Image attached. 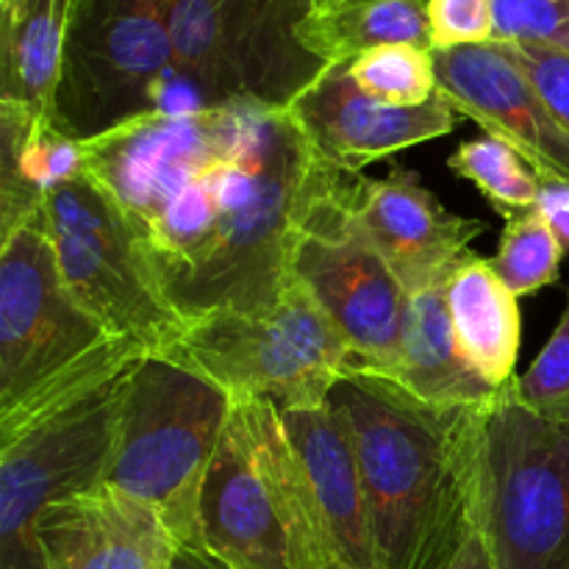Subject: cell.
<instances>
[{
	"label": "cell",
	"mask_w": 569,
	"mask_h": 569,
	"mask_svg": "<svg viewBox=\"0 0 569 569\" xmlns=\"http://www.w3.org/2000/svg\"><path fill=\"white\" fill-rule=\"evenodd\" d=\"M83 172L131 222L172 309L194 322L272 309L306 214L348 170L317 153L292 109L233 100L89 139Z\"/></svg>",
	"instance_id": "cell-1"
},
{
	"label": "cell",
	"mask_w": 569,
	"mask_h": 569,
	"mask_svg": "<svg viewBox=\"0 0 569 569\" xmlns=\"http://www.w3.org/2000/svg\"><path fill=\"white\" fill-rule=\"evenodd\" d=\"M328 403L348 428L381 569H445L472 528V448L483 406H437L350 367Z\"/></svg>",
	"instance_id": "cell-2"
},
{
	"label": "cell",
	"mask_w": 569,
	"mask_h": 569,
	"mask_svg": "<svg viewBox=\"0 0 569 569\" xmlns=\"http://www.w3.org/2000/svg\"><path fill=\"white\" fill-rule=\"evenodd\" d=\"M139 356L72 298L44 209L0 242V428Z\"/></svg>",
	"instance_id": "cell-3"
},
{
	"label": "cell",
	"mask_w": 569,
	"mask_h": 569,
	"mask_svg": "<svg viewBox=\"0 0 569 569\" xmlns=\"http://www.w3.org/2000/svg\"><path fill=\"white\" fill-rule=\"evenodd\" d=\"M311 0H164L176 76L150 117H183L233 100L289 109L328 64L303 48Z\"/></svg>",
	"instance_id": "cell-4"
},
{
	"label": "cell",
	"mask_w": 569,
	"mask_h": 569,
	"mask_svg": "<svg viewBox=\"0 0 569 569\" xmlns=\"http://www.w3.org/2000/svg\"><path fill=\"white\" fill-rule=\"evenodd\" d=\"M472 522L498 569H569V420L517 395V378L478 415Z\"/></svg>",
	"instance_id": "cell-5"
},
{
	"label": "cell",
	"mask_w": 569,
	"mask_h": 569,
	"mask_svg": "<svg viewBox=\"0 0 569 569\" xmlns=\"http://www.w3.org/2000/svg\"><path fill=\"white\" fill-rule=\"evenodd\" d=\"M237 400L167 353L131 365L120 437L106 483L153 506L181 548L198 545V509L206 472Z\"/></svg>",
	"instance_id": "cell-6"
},
{
	"label": "cell",
	"mask_w": 569,
	"mask_h": 569,
	"mask_svg": "<svg viewBox=\"0 0 569 569\" xmlns=\"http://www.w3.org/2000/svg\"><path fill=\"white\" fill-rule=\"evenodd\" d=\"M133 361L0 428V569H44V511L106 483Z\"/></svg>",
	"instance_id": "cell-7"
},
{
	"label": "cell",
	"mask_w": 569,
	"mask_h": 569,
	"mask_svg": "<svg viewBox=\"0 0 569 569\" xmlns=\"http://www.w3.org/2000/svg\"><path fill=\"white\" fill-rule=\"evenodd\" d=\"M167 356L209 376L233 400L278 411L320 409L356 365L342 333L295 278L272 309L217 311L189 322L181 345Z\"/></svg>",
	"instance_id": "cell-8"
},
{
	"label": "cell",
	"mask_w": 569,
	"mask_h": 569,
	"mask_svg": "<svg viewBox=\"0 0 569 569\" xmlns=\"http://www.w3.org/2000/svg\"><path fill=\"white\" fill-rule=\"evenodd\" d=\"M44 222L72 298L142 353H172L189 322L161 292L131 222L87 172L48 194Z\"/></svg>",
	"instance_id": "cell-9"
},
{
	"label": "cell",
	"mask_w": 569,
	"mask_h": 569,
	"mask_svg": "<svg viewBox=\"0 0 569 569\" xmlns=\"http://www.w3.org/2000/svg\"><path fill=\"white\" fill-rule=\"evenodd\" d=\"M176 76L164 0H76L56 126L78 142L153 114Z\"/></svg>",
	"instance_id": "cell-10"
},
{
	"label": "cell",
	"mask_w": 569,
	"mask_h": 569,
	"mask_svg": "<svg viewBox=\"0 0 569 569\" xmlns=\"http://www.w3.org/2000/svg\"><path fill=\"white\" fill-rule=\"evenodd\" d=\"M337 187L306 214L289 256V276L342 333L353 350L356 367L392 378L411 295L348 220L337 203Z\"/></svg>",
	"instance_id": "cell-11"
},
{
	"label": "cell",
	"mask_w": 569,
	"mask_h": 569,
	"mask_svg": "<svg viewBox=\"0 0 569 569\" xmlns=\"http://www.w3.org/2000/svg\"><path fill=\"white\" fill-rule=\"evenodd\" d=\"M437 92L459 117H470L515 148L539 178L569 183V131L506 42L433 50Z\"/></svg>",
	"instance_id": "cell-12"
},
{
	"label": "cell",
	"mask_w": 569,
	"mask_h": 569,
	"mask_svg": "<svg viewBox=\"0 0 569 569\" xmlns=\"http://www.w3.org/2000/svg\"><path fill=\"white\" fill-rule=\"evenodd\" d=\"M337 203L409 295L448 278L472 239L487 231L483 220L445 209L437 194L403 167H395L381 181L345 172Z\"/></svg>",
	"instance_id": "cell-13"
},
{
	"label": "cell",
	"mask_w": 569,
	"mask_h": 569,
	"mask_svg": "<svg viewBox=\"0 0 569 569\" xmlns=\"http://www.w3.org/2000/svg\"><path fill=\"white\" fill-rule=\"evenodd\" d=\"M289 109L317 153L348 172L411 144L448 137L459 122L439 92L422 106H392L372 98L353 81L348 64L328 67Z\"/></svg>",
	"instance_id": "cell-14"
},
{
	"label": "cell",
	"mask_w": 569,
	"mask_h": 569,
	"mask_svg": "<svg viewBox=\"0 0 569 569\" xmlns=\"http://www.w3.org/2000/svg\"><path fill=\"white\" fill-rule=\"evenodd\" d=\"M192 550L228 569H298L239 403L206 472Z\"/></svg>",
	"instance_id": "cell-15"
},
{
	"label": "cell",
	"mask_w": 569,
	"mask_h": 569,
	"mask_svg": "<svg viewBox=\"0 0 569 569\" xmlns=\"http://www.w3.org/2000/svg\"><path fill=\"white\" fill-rule=\"evenodd\" d=\"M44 569H176L181 542L153 506L100 483L39 520Z\"/></svg>",
	"instance_id": "cell-16"
},
{
	"label": "cell",
	"mask_w": 569,
	"mask_h": 569,
	"mask_svg": "<svg viewBox=\"0 0 569 569\" xmlns=\"http://www.w3.org/2000/svg\"><path fill=\"white\" fill-rule=\"evenodd\" d=\"M289 442L303 459L328 531L345 569H381L376 539H372L370 511L348 428L331 403L320 409L278 411Z\"/></svg>",
	"instance_id": "cell-17"
},
{
	"label": "cell",
	"mask_w": 569,
	"mask_h": 569,
	"mask_svg": "<svg viewBox=\"0 0 569 569\" xmlns=\"http://www.w3.org/2000/svg\"><path fill=\"white\" fill-rule=\"evenodd\" d=\"M76 0H0V103L56 122Z\"/></svg>",
	"instance_id": "cell-18"
},
{
	"label": "cell",
	"mask_w": 569,
	"mask_h": 569,
	"mask_svg": "<svg viewBox=\"0 0 569 569\" xmlns=\"http://www.w3.org/2000/svg\"><path fill=\"white\" fill-rule=\"evenodd\" d=\"M83 172V142L20 106L0 103V242Z\"/></svg>",
	"instance_id": "cell-19"
},
{
	"label": "cell",
	"mask_w": 569,
	"mask_h": 569,
	"mask_svg": "<svg viewBox=\"0 0 569 569\" xmlns=\"http://www.w3.org/2000/svg\"><path fill=\"white\" fill-rule=\"evenodd\" d=\"M445 298L456 342L472 370L498 389L515 381L522 337L520 306L517 295L492 270V261L467 250L450 270Z\"/></svg>",
	"instance_id": "cell-20"
},
{
	"label": "cell",
	"mask_w": 569,
	"mask_h": 569,
	"mask_svg": "<svg viewBox=\"0 0 569 569\" xmlns=\"http://www.w3.org/2000/svg\"><path fill=\"white\" fill-rule=\"evenodd\" d=\"M445 283L448 278L409 298L403 345H400V361L392 381L428 403L489 406L509 383L503 389L492 387L461 356L453 322H450Z\"/></svg>",
	"instance_id": "cell-21"
},
{
	"label": "cell",
	"mask_w": 569,
	"mask_h": 569,
	"mask_svg": "<svg viewBox=\"0 0 569 569\" xmlns=\"http://www.w3.org/2000/svg\"><path fill=\"white\" fill-rule=\"evenodd\" d=\"M237 403L248 426L256 461L276 495L283 531L292 545L295 565L298 569H345L328 531L315 481L295 445L289 442L278 409L270 403H256V400H237Z\"/></svg>",
	"instance_id": "cell-22"
},
{
	"label": "cell",
	"mask_w": 569,
	"mask_h": 569,
	"mask_svg": "<svg viewBox=\"0 0 569 569\" xmlns=\"http://www.w3.org/2000/svg\"><path fill=\"white\" fill-rule=\"evenodd\" d=\"M428 3L431 0H311L298 39L328 67L350 64L381 44L433 50Z\"/></svg>",
	"instance_id": "cell-23"
},
{
	"label": "cell",
	"mask_w": 569,
	"mask_h": 569,
	"mask_svg": "<svg viewBox=\"0 0 569 569\" xmlns=\"http://www.w3.org/2000/svg\"><path fill=\"white\" fill-rule=\"evenodd\" d=\"M448 167L465 181H472L483 198L503 217L520 214L537 206L539 176L528 161L495 137L470 139L459 144L448 159Z\"/></svg>",
	"instance_id": "cell-24"
},
{
	"label": "cell",
	"mask_w": 569,
	"mask_h": 569,
	"mask_svg": "<svg viewBox=\"0 0 569 569\" xmlns=\"http://www.w3.org/2000/svg\"><path fill=\"white\" fill-rule=\"evenodd\" d=\"M565 248L556 239L553 228L545 222L537 209L520 211V214L506 217V228L500 233V248L495 253L492 270L498 272L500 281L517 295L539 292L550 287L559 278Z\"/></svg>",
	"instance_id": "cell-25"
},
{
	"label": "cell",
	"mask_w": 569,
	"mask_h": 569,
	"mask_svg": "<svg viewBox=\"0 0 569 569\" xmlns=\"http://www.w3.org/2000/svg\"><path fill=\"white\" fill-rule=\"evenodd\" d=\"M353 81L392 106H422L437 94L433 50L417 44H381L348 64Z\"/></svg>",
	"instance_id": "cell-26"
},
{
	"label": "cell",
	"mask_w": 569,
	"mask_h": 569,
	"mask_svg": "<svg viewBox=\"0 0 569 569\" xmlns=\"http://www.w3.org/2000/svg\"><path fill=\"white\" fill-rule=\"evenodd\" d=\"M495 39L569 50V0H492Z\"/></svg>",
	"instance_id": "cell-27"
},
{
	"label": "cell",
	"mask_w": 569,
	"mask_h": 569,
	"mask_svg": "<svg viewBox=\"0 0 569 569\" xmlns=\"http://www.w3.org/2000/svg\"><path fill=\"white\" fill-rule=\"evenodd\" d=\"M517 395L539 415L569 420V295L553 337L526 376H517Z\"/></svg>",
	"instance_id": "cell-28"
},
{
	"label": "cell",
	"mask_w": 569,
	"mask_h": 569,
	"mask_svg": "<svg viewBox=\"0 0 569 569\" xmlns=\"http://www.w3.org/2000/svg\"><path fill=\"white\" fill-rule=\"evenodd\" d=\"M433 50L487 44L495 39L492 0H431Z\"/></svg>",
	"instance_id": "cell-29"
},
{
	"label": "cell",
	"mask_w": 569,
	"mask_h": 569,
	"mask_svg": "<svg viewBox=\"0 0 569 569\" xmlns=\"http://www.w3.org/2000/svg\"><path fill=\"white\" fill-rule=\"evenodd\" d=\"M511 50L569 131V50L542 48V44H511Z\"/></svg>",
	"instance_id": "cell-30"
},
{
	"label": "cell",
	"mask_w": 569,
	"mask_h": 569,
	"mask_svg": "<svg viewBox=\"0 0 569 569\" xmlns=\"http://www.w3.org/2000/svg\"><path fill=\"white\" fill-rule=\"evenodd\" d=\"M533 209L545 217L565 253H569V183L559 178H539V198Z\"/></svg>",
	"instance_id": "cell-31"
},
{
	"label": "cell",
	"mask_w": 569,
	"mask_h": 569,
	"mask_svg": "<svg viewBox=\"0 0 569 569\" xmlns=\"http://www.w3.org/2000/svg\"><path fill=\"white\" fill-rule=\"evenodd\" d=\"M445 569H498L495 567L492 556H489L487 545H483L481 533H478L476 522H472L470 533H467L465 545L459 548V553L453 556V561H450Z\"/></svg>",
	"instance_id": "cell-32"
},
{
	"label": "cell",
	"mask_w": 569,
	"mask_h": 569,
	"mask_svg": "<svg viewBox=\"0 0 569 569\" xmlns=\"http://www.w3.org/2000/svg\"><path fill=\"white\" fill-rule=\"evenodd\" d=\"M176 569H228V567L220 565V561L209 559V556L200 553V550L181 548V553H178V561H176Z\"/></svg>",
	"instance_id": "cell-33"
}]
</instances>
